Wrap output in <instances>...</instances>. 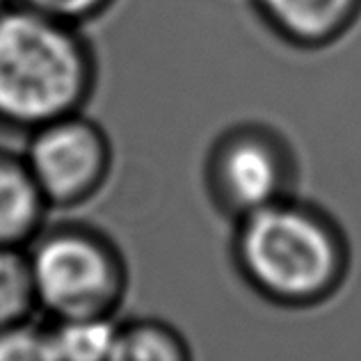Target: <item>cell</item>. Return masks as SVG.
<instances>
[{
	"instance_id": "8",
	"label": "cell",
	"mask_w": 361,
	"mask_h": 361,
	"mask_svg": "<svg viewBox=\"0 0 361 361\" xmlns=\"http://www.w3.org/2000/svg\"><path fill=\"white\" fill-rule=\"evenodd\" d=\"M108 361H195L190 341L172 322L156 316L119 318Z\"/></svg>"
},
{
	"instance_id": "9",
	"label": "cell",
	"mask_w": 361,
	"mask_h": 361,
	"mask_svg": "<svg viewBox=\"0 0 361 361\" xmlns=\"http://www.w3.org/2000/svg\"><path fill=\"white\" fill-rule=\"evenodd\" d=\"M119 316H73L44 320L55 361H108Z\"/></svg>"
},
{
	"instance_id": "6",
	"label": "cell",
	"mask_w": 361,
	"mask_h": 361,
	"mask_svg": "<svg viewBox=\"0 0 361 361\" xmlns=\"http://www.w3.org/2000/svg\"><path fill=\"white\" fill-rule=\"evenodd\" d=\"M263 23L298 49H322L343 37L361 14V0H254Z\"/></svg>"
},
{
	"instance_id": "7",
	"label": "cell",
	"mask_w": 361,
	"mask_h": 361,
	"mask_svg": "<svg viewBox=\"0 0 361 361\" xmlns=\"http://www.w3.org/2000/svg\"><path fill=\"white\" fill-rule=\"evenodd\" d=\"M51 208L42 197L21 151L0 147V247L30 243L49 222Z\"/></svg>"
},
{
	"instance_id": "12",
	"label": "cell",
	"mask_w": 361,
	"mask_h": 361,
	"mask_svg": "<svg viewBox=\"0 0 361 361\" xmlns=\"http://www.w3.org/2000/svg\"><path fill=\"white\" fill-rule=\"evenodd\" d=\"M14 3H21L25 7L37 9V12L60 18V21L85 27L87 23L101 18L117 0H14Z\"/></svg>"
},
{
	"instance_id": "10",
	"label": "cell",
	"mask_w": 361,
	"mask_h": 361,
	"mask_svg": "<svg viewBox=\"0 0 361 361\" xmlns=\"http://www.w3.org/2000/svg\"><path fill=\"white\" fill-rule=\"evenodd\" d=\"M35 316L37 302L25 250L0 247V331L35 320Z\"/></svg>"
},
{
	"instance_id": "1",
	"label": "cell",
	"mask_w": 361,
	"mask_h": 361,
	"mask_svg": "<svg viewBox=\"0 0 361 361\" xmlns=\"http://www.w3.org/2000/svg\"><path fill=\"white\" fill-rule=\"evenodd\" d=\"M231 224L233 268L263 302L290 311L316 309L345 286L353 247L320 204L290 195Z\"/></svg>"
},
{
	"instance_id": "11",
	"label": "cell",
	"mask_w": 361,
	"mask_h": 361,
	"mask_svg": "<svg viewBox=\"0 0 361 361\" xmlns=\"http://www.w3.org/2000/svg\"><path fill=\"white\" fill-rule=\"evenodd\" d=\"M0 361H55L44 322L27 320L0 331Z\"/></svg>"
},
{
	"instance_id": "4",
	"label": "cell",
	"mask_w": 361,
	"mask_h": 361,
	"mask_svg": "<svg viewBox=\"0 0 361 361\" xmlns=\"http://www.w3.org/2000/svg\"><path fill=\"white\" fill-rule=\"evenodd\" d=\"M298 180L300 165L288 140L261 123L224 130L204 165L208 199L229 222L298 195Z\"/></svg>"
},
{
	"instance_id": "2",
	"label": "cell",
	"mask_w": 361,
	"mask_h": 361,
	"mask_svg": "<svg viewBox=\"0 0 361 361\" xmlns=\"http://www.w3.org/2000/svg\"><path fill=\"white\" fill-rule=\"evenodd\" d=\"M99 85V58L82 25L0 0V133L25 137L80 112Z\"/></svg>"
},
{
	"instance_id": "5",
	"label": "cell",
	"mask_w": 361,
	"mask_h": 361,
	"mask_svg": "<svg viewBox=\"0 0 361 361\" xmlns=\"http://www.w3.org/2000/svg\"><path fill=\"white\" fill-rule=\"evenodd\" d=\"M23 140V160L51 213L87 206L108 185L115 147L85 110L44 123Z\"/></svg>"
},
{
	"instance_id": "3",
	"label": "cell",
	"mask_w": 361,
	"mask_h": 361,
	"mask_svg": "<svg viewBox=\"0 0 361 361\" xmlns=\"http://www.w3.org/2000/svg\"><path fill=\"white\" fill-rule=\"evenodd\" d=\"M37 313L44 320L119 316L130 268L119 243L80 220L46 222L25 245Z\"/></svg>"
}]
</instances>
